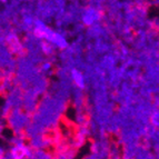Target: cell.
<instances>
[{
  "instance_id": "6da1fadb",
  "label": "cell",
  "mask_w": 159,
  "mask_h": 159,
  "mask_svg": "<svg viewBox=\"0 0 159 159\" xmlns=\"http://www.w3.org/2000/svg\"><path fill=\"white\" fill-rule=\"evenodd\" d=\"M5 45L10 55L21 57L25 55V47L16 34H8L5 38Z\"/></svg>"
},
{
  "instance_id": "7a4b0ae2",
  "label": "cell",
  "mask_w": 159,
  "mask_h": 159,
  "mask_svg": "<svg viewBox=\"0 0 159 159\" xmlns=\"http://www.w3.org/2000/svg\"><path fill=\"white\" fill-rule=\"evenodd\" d=\"M53 32L55 31H52L49 27L41 24V22H37L34 28V36L36 38H38V39L48 40L49 41L51 39V37H52Z\"/></svg>"
},
{
  "instance_id": "3957f363",
  "label": "cell",
  "mask_w": 159,
  "mask_h": 159,
  "mask_svg": "<svg viewBox=\"0 0 159 159\" xmlns=\"http://www.w3.org/2000/svg\"><path fill=\"white\" fill-rule=\"evenodd\" d=\"M49 41H50L53 46L61 48V49H62V48H66V46H67L66 39H65L62 36H60L59 34H57V32H53L52 37H51V39L49 40Z\"/></svg>"
},
{
  "instance_id": "277c9868",
  "label": "cell",
  "mask_w": 159,
  "mask_h": 159,
  "mask_svg": "<svg viewBox=\"0 0 159 159\" xmlns=\"http://www.w3.org/2000/svg\"><path fill=\"white\" fill-rule=\"evenodd\" d=\"M71 78H72V81L78 88H84L85 86V80H84V76L80 71L78 70H72L71 71Z\"/></svg>"
}]
</instances>
